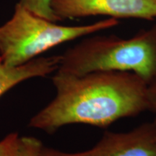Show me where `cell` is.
I'll list each match as a JSON object with an SVG mask.
<instances>
[{"instance_id":"obj_1","label":"cell","mask_w":156,"mask_h":156,"mask_svg":"<svg viewBox=\"0 0 156 156\" xmlns=\"http://www.w3.org/2000/svg\"><path fill=\"white\" fill-rule=\"evenodd\" d=\"M51 80L56 96L28 124L49 134L72 124L106 127L120 119L151 110L149 85L129 72L97 71L83 75L56 72Z\"/></svg>"},{"instance_id":"obj_2","label":"cell","mask_w":156,"mask_h":156,"mask_svg":"<svg viewBox=\"0 0 156 156\" xmlns=\"http://www.w3.org/2000/svg\"><path fill=\"white\" fill-rule=\"evenodd\" d=\"M97 71L129 72L149 86L156 84V25L129 38L87 37L60 55L56 73L83 75Z\"/></svg>"},{"instance_id":"obj_3","label":"cell","mask_w":156,"mask_h":156,"mask_svg":"<svg viewBox=\"0 0 156 156\" xmlns=\"http://www.w3.org/2000/svg\"><path fill=\"white\" fill-rule=\"evenodd\" d=\"M118 24V20L105 18L83 25H58L17 2L10 19L0 25V62L9 67L21 65L58 45Z\"/></svg>"},{"instance_id":"obj_4","label":"cell","mask_w":156,"mask_h":156,"mask_svg":"<svg viewBox=\"0 0 156 156\" xmlns=\"http://www.w3.org/2000/svg\"><path fill=\"white\" fill-rule=\"evenodd\" d=\"M40 156H156V122L127 132H105L91 149L67 153L43 146Z\"/></svg>"},{"instance_id":"obj_5","label":"cell","mask_w":156,"mask_h":156,"mask_svg":"<svg viewBox=\"0 0 156 156\" xmlns=\"http://www.w3.org/2000/svg\"><path fill=\"white\" fill-rule=\"evenodd\" d=\"M51 7L60 21L91 16L156 19V0H52Z\"/></svg>"},{"instance_id":"obj_6","label":"cell","mask_w":156,"mask_h":156,"mask_svg":"<svg viewBox=\"0 0 156 156\" xmlns=\"http://www.w3.org/2000/svg\"><path fill=\"white\" fill-rule=\"evenodd\" d=\"M60 55L37 57L26 63L9 67L0 62V97L21 82L33 77H46L57 71Z\"/></svg>"},{"instance_id":"obj_7","label":"cell","mask_w":156,"mask_h":156,"mask_svg":"<svg viewBox=\"0 0 156 156\" xmlns=\"http://www.w3.org/2000/svg\"><path fill=\"white\" fill-rule=\"evenodd\" d=\"M43 146L36 138L11 133L0 140V156H40Z\"/></svg>"},{"instance_id":"obj_8","label":"cell","mask_w":156,"mask_h":156,"mask_svg":"<svg viewBox=\"0 0 156 156\" xmlns=\"http://www.w3.org/2000/svg\"><path fill=\"white\" fill-rule=\"evenodd\" d=\"M52 0H18L19 4L38 16L53 22H58L59 19L52 10Z\"/></svg>"},{"instance_id":"obj_9","label":"cell","mask_w":156,"mask_h":156,"mask_svg":"<svg viewBox=\"0 0 156 156\" xmlns=\"http://www.w3.org/2000/svg\"><path fill=\"white\" fill-rule=\"evenodd\" d=\"M150 99L151 103V112L156 114V84L153 85H150Z\"/></svg>"}]
</instances>
